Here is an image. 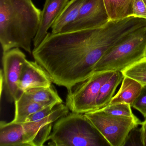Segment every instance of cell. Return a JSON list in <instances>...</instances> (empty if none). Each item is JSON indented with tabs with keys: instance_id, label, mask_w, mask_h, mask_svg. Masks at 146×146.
<instances>
[{
	"instance_id": "1",
	"label": "cell",
	"mask_w": 146,
	"mask_h": 146,
	"mask_svg": "<svg viewBox=\"0 0 146 146\" xmlns=\"http://www.w3.org/2000/svg\"><path fill=\"white\" fill-rule=\"evenodd\" d=\"M41 12L32 0H0V42L3 52L19 48L32 53Z\"/></svg>"
},
{
	"instance_id": "2",
	"label": "cell",
	"mask_w": 146,
	"mask_h": 146,
	"mask_svg": "<svg viewBox=\"0 0 146 146\" xmlns=\"http://www.w3.org/2000/svg\"><path fill=\"white\" fill-rule=\"evenodd\" d=\"M49 140L50 146H110L84 114L72 112L55 122Z\"/></svg>"
},
{
	"instance_id": "3",
	"label": "cell",
	"mask_w": 146,
	"mask_h": 146,
	"mask_svg": "<svg viewBox=\"0 0 146 146\" xmlns=\"http://www.w3.org/2000/svg\"><path fill=\"white\" fill-rule=\"evenodd\" d=\"M146 57L145 26L110 48L96 65L94 72H122Z\"/></svg>"
},
{
	"instance_id": "4",
	"label": "cell",
	"mask_w": 146,
	"mask_h": 146,
	"mask_svg": "<svg viewBox=\"0 0 146 146\" xmlns=\"http://www.w3.org/2000/svg\"><path fill=\"white\" fill-rule=\"evenodd\" d=\"M84 114L111 146H124L129 132L142 122L137 117L115 116L101 110Z\"/></svg>"
},
{
	"instance_id": "5",
	"label": "cell",
	"mask_w": 146,
	"mask_h": 146,
	"mask_svg": "<svg viewBox=\"0 0 146 146\" xmlns=\"http://www.w3.org/2000/svg\"><path fill=\"white\" fill-rule=\"evenodd\" d=\"M69 108L63 104L49 105L27 118L23 123L27 146H42L48 141L53 123L67 115Z\"/></svg>"
},
{
	"instance_id": "6",
	"label": "cell",
	"mask_w": 146,
	"mask_h": 146,
	"mask_svg": "<svg viewBox=\"0 0 146 146\" xmlns=\"http://www.w3.org/2000/svg\"><path fill=\"white\" fill-rule=\"evenodd\" d=\"M113 72H95L68 91L66 105L72 112L84 113L96 110V101L103 84Z\"/></svg>"
},
{
	"instance_id": "7",
	"label": "cell",
	"mask_w": 146,
	"mask_h": 146,
	"mask_svg": "<svg viewBox=\"0 0 146 146\" xmlns=\"http://www.w3.org/2000/svg\"><path fill=\"white\" fill-rule=\"evenodd\" d=\"M25 54L19 48L3 52V70L1 73L4 79V90L7 99L15 102L21 95L18 83L22 68L26 60Z\"/></svg>"
},
{
	"instance_id": "8",
	"label": "cell",
	"mask_w": 146,
	"mask_h": 146,
	"mask_svg": "<svg viewBox=\"0 0 146 146\" xmlns=\"http://www.w3.org/2000/svg\"><path fill=\"white\" fill-rule=\"evenodd\" d=\"M109 22L104 0H86L76 18L60 33L99 29Z\"/></svg>"
},
{
	"instance_id": "9",
	"label": "cell",
	"mask_w": 146,
	"mask_h": 146,
	"mask_svg": "<svg viewBox=\"0 0 146 146\" xmlns=\"http://www.w3.org/2000/svg\"><path fill=\"white\" fill-rule=\"evenodd\" d=\"M52 82L49 73L36 61L26 60L23 65L18 83L21 93L35 88L50 87Z\"/></svg>"
},
{
	"instance_id": "10",
	"label": "cell",
	"mask_w": 146,
	"mask_h": 146,
	"mask_svg": "<svg viewBox=\"0 0 146 146\" xmlns=\"http://www.w3.org/2000/svg\"><path fill=\"white\" fill-rule=\"evenodd\" d=\"M70 0H46L41 12L40 21L35 37L33 40L34 48L38 47L48 34L60 13Z\"/></svg>"
},
{
	"instance_id": "11",
	"label": "cell",
	"mask_w": 146,
	"mask_h": 146,
	"mask_svg": "<svg viewBox=\"0 0 146 146\" xmlns=\"http://www.w3.org/2000/svg\"><path fill=\"white\" fill-rule=\"evenodd\" d=\"M0 146H27L23 124L1 121Z\"/></svg>"
},
{
	"instance_id": "12",
	"label": "cell",
	"mask_w": 146,
	"mask_h": 146,
	"mask_svg": "<svg viewBox=\"0 0 146 146\" xmlns=\"http://www.w3.org/2000/svg\"><path fill=\"white\" fill-rule=\"evenodd\" d=\"M142 88V85L137 81L124 76L119 90L113 97L109 104L126 103L131 106Z\"/></svg>"
},
{
	"instance_id": "13",
	"label": "cell",
	"mask_w": 146,
	"mask_h": 146,
	"mask_svg": "<svg viewBox=\"0 0 146 146\" xmlns=\"http://www.w3.org/2000/svg\"><path fill=\"white\" fill-rule=\"evenodd\" d=\"M15 116L12 122L17 123H23L30 115L48 106L35 102L25 92L15 102Z\"/></svg>"
},
{
	"instance_id": "14",
	"label": "cell",
	"mask_w": 146,
	"mask_h": 146,
	"mask_svg": "<svg viewBox=\"0 0 146 146\" xmlns=\"http://www.w3.org/2000/svg\"><path fill=\"white\" fill-rule=\"evenodd\" d=\"M121 71H114L111 76L102 86L96 101V110H100L110 104L118 86L123 79Z\"/></svg>"
},
{
	"instance_id": "15",
	"label": "cell",
	"mask_w": 146,
	"mask_h": 146,
	"mask_svg": "<svg viewBox=\"0 0 146 146\" xmlns=\"http://www.w3.org/2000/svg\"><path fill=\"white\" fill-rule=\"evenodd\" d=\"M86 0H70L52 26V33H60L65 26L73 22L77 17Z\"/></svg>"
},
{
	"instance_id": "16",
	"label": "cell",
	"mask_w": 146,
	"mask_h": 146,
	"mask_svg": "<svg viewBox=\"0 0 146 146\" xmlns=\"http://www.w3.org/2000/svg\"><path fill=\"white\" fill-rule=\"evenodd\" d=\"M109 21L132 17L133 0H104Z\"/></svg>"
},
{
	"instance_id": "17",
	"label": "cell",
	"mask_w": 146,
	"mask_h": 146,
	"mask_svg": "<svg viewBox=\"0 0 146 146\" xmlns=\"http://www.w3.org/2000/svg\"><path fill=\"white\" fill-rule=\"evenodd\" d=\"M24 92L30 99L42 105H57L63 103L62 99L52 85L49 87L31 89Z\"/></svg>"
},
{
	"instance_id": "18",
	"label": "cell",
	"mask_w": 146,
	"mask_h": 146,
	"mask_svg": "<svg viewBox=\"0 0 146 146\" xmlns=\"http://www.w3.org/2000/svg\"><path fill=\"white\" fill-rule=\"evenodd\" d=\"M124 76L134 79L146 86V57L122 71Z\"/></svg>"
},
{
	"instance_id": "19",
	"label": "cell",
	"mask_w": 146,
	"mask_h": 146,
	"mask_svg": "<svg viewBox=\"0 0 146 146\" xmlns=\"http://www.w3.org/2000/svg\"><path fill=\"white\" fill-rule=\"evenodd\" d=\"M130 105L126 103H117L109 104L103 108L100 109L103 111L115 116L128 117L137 118L131 110Z\"/></svg>"
},
{
	"instance_id": "20",
	"label": "cell",
	"mask_w": 146,
	"mask_h": 146,
	"mask_svg": "<svg viewBox=\"0 0 146 146\" xmlns=\"http://www.w3.org/2000/svg\"><path fill=\"white\" fill-rule=\"evenodd\" d=\"M131 107L138 111L146 119V86H143L139 96L132 104Z\"/></svg>"
},
{
	"instance_id": "21",
	"label": "cell",
	"mask_w": 146,
	"mask_h": 146,
	"mask_svg": "<svg viewBox=\"0 0 146 146\" xmlns=\"http://www.w3.org/2000/svg\"><path fill=\"white\" fill-rule=\"evenodd\" d=\"M135 127L129 132L124 146H143L141 128Z\"/></svg>"
},
{
	"instance_id": "22",
	"label": "cell",
	"mask_w": 146,
	"mask_h": 146,
	"mask_svg": "<svg viewBox=\"0 0 146 146\" xmlns=\"http://www.w3.org/2000/svg\"><path fill=\"white\" fill-rule=\"evenodd\" d=\"M132 16L146 19V5L143 0H133Z\"/></svg>"
},
{
	"instance_id": "23",
	"label": "cell",
	"mask_w": 146,
	"mask_h": 146,
	"mask_svg": "<svg viewBox=\"0 0 146 146\" xmlns=\"http://www.w3.org/2000/svg\"><path fill=\"white\" fill-rule=\"evenodd\" d=\"M141 134L143 146H146V119L141 124Z\"/></svg>"
},
{
	"instance_id": "24",
	"label": "cell",
	"mask_w": 146,
	"mask_h": 146,
	"mask_svg": "<svg viewBox=\"0 0 146 146\" xmlns=\"http://www.w3.org/2000/svg\"><path fill=\"white\" fill-rule=\"evenodd\" d=\"M143 1L145 2V4L146 5V0H143Z\"/></svg>"
}]
</instances>
